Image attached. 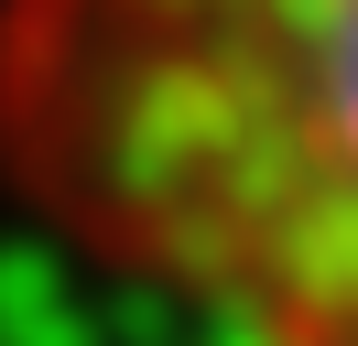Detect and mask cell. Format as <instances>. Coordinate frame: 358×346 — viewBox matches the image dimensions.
Segmentation results:
<instances>
[{
    "label": "cell",
    "instance_id": "6da1fadb",
    "mask_svg": "<svg viewBox=\"0 0 358 346\" xmlns=\"http://www.w3.org/2000/svg\"><path fill=\"white\" fill-rule=\"evenodd\" d=\"M0 184L163 346H358V0H0Z\"/></svg>",
    "mask_w": 358,
    "mask_h": 346
}]
</instances>
